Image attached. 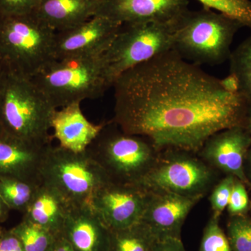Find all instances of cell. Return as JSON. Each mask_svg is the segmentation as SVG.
I'll return each instance as SVG.
<instances>
[{
	"label": "cell",
	"mask_w": 251,
	"mask_h": 251,
	"mask_svg": "<svg viewBox=\"0 0 251 251\" xmlns=\"http://www.w3.org/2000/svg\"><path fill=\"white\" fill-rule=\"evenodd\" d=\"M55 110L31 78L4 71L0 100L1 133L36 145H49Z\"/></svg>",
	"instance_id": "cell-2"
},
{
	"label": "cell",
	"mask_w": 251,
	"mask_h": 251,
	"mask_svg": "<svg viewBox=\"0 0 251 251\" xmlns=\"http://www.w3.org/2000/svg\"><path fill=\"white\" fill-rule=\"evenodd\" d=\"M0 251H25V249L19 238L11 229H4L0 241Z\"/></svg>",
	"instance_id": "cell-30"
},
{
	"label": "cell",
	"mask_w": 251,
	"mask_h": 251,
	"mask_svg": "<svg viewBox=\"0 0 251 251\" xmlns=\"http://www.w3.org/2000/svg\"><path fill=\"white\" fill-rule=\"evenodd\" d=\"M242 27L240 23L214 10L188 9L175 22L173 50L196 65H218L229 59L234 36Z\"/></svg>",
	"instance_id": "cell-4"
},
{
	"label": "cell",
	"mask_w": 251,
	"mask_h": 251,
	"mask_svg": "<svg viewBox=\"0 0 251 251\" xmlns=\"http://www.w3.org/2000/svg\"><path fill=\"white\" fill-rule=\"evenodd\" d=\"M148 191L134 184L108 181L97 189L90 205L110 231L132 227L141 222Z\"/></svg>",
	"instance_id": "cell-10"
},
{
	"label": "cell",
	"mask_w": 251,
	"mask_h": 251,
	"mask_svg": "<svg viewBox=\"0 0 251 251\" xmlns=\"http://www.w3.org/2000/svg\"><path fill=\"white\" fill-rule=\"evenodd\" d=\"M200 251H232L228 239L220 227L219 217L212 214L206 224Z\"/></svg>",
	"instance_id": "cell-26"
},
{
	"label": "cell",
	"mask_w": 251,
	"mask_h": 251,
	"mask_svg": "<svg viewBox=\"0 0 251 251\" xmlns=\"http://www.w3.org/2000/svg\"><path fill=\"white\" fill-rule=\"evenodd\" d=\"M11 230L19 238L25 251H48L57 237L48 229L23 218Z\"/></svg>",
	"instance_id": "cell-22"
},
{
	"label": "cell",
	"mask_w": 251,
	"mask_h": 251,
	"mask_svg": "<svg viewBox=\"0 0 251 251\" xmlns=\"http://www.w3.org/2000/svg\"><path fill=\"white\" fill-rule=\"evenodd\" d=\"M11 209L6 205L4 200L0 196V222L2 223L8 219Z\"/></svg>",
	"instance_id": "cell-35"
},
{
	"label": "cell",
	"mask_w": 251,
	"mask_h": 251,
	"mask_svg": "<svg viewBox=\"0 0 251 251\" xmlns=\"http://www.w3.org/2000/svg\"><path fill=\"white\" fill-rule=\"evenodd\" d=\"M104 52L54 59L31 77L54 108L99 98L112 87L107 74Z\"/></svg>",
	"instance_id": "cell-3"
},
{
	"label": "cell",
	"mask_w": 251,
	"mask_h": 251,
	"mask_svg": "<svg viewBox=\"0 0 251 251\" xmlns=\"http://www.w3.org/2000/svg\"><path fill=\"white\" fill-rule=\"evenodd\" d=\"M229 73L235 74L240 83V92L251 98V34L233 52L229 58Z\"/></svg>",
	"instance_id": "cell-23"
},
{
	"label": "cell",
	"mask_w": 251,
	"mask_h": 251,
	"mask_svg": "<svg viewBox=\"0 0 251 251\" xmlns=\"http://www.w3.org/2000/svg\"><path fill=\"white\" fill-rule=\"evenodd\" d=\"M54 34L34 13L0 15V67L31 78L54 60Z\"/></svg>",
	"instance_id": "cell-5"
},
{
	"label": "cell",
	"mask_w": 251,
	"mask_h": 251,
	"mask_svg": "<svg viewBox=\"0 0 251 251\" xmlns=\"http://www.w3.org/2000/svg\"><path fill=\"white\" fill-rule=\"evenodd\" d=\"M249 163H250V168H251V150H249Z\"/></svg>",
	"instance_id": "cell-38"
},
{
	"label": "cell",
	"mask_w": 251,
	"mask_h": 251,
	"mask_svg": "<svg viewBox=\"0 0 251 251\" xmlns=\"http://www.w3.org/2000/svg\"><path fill=\"white\" fill-rule=\"evenodd\" d=\"M188 0H100L97 16L120 25L166 23L188 10Z\"/></svg>",
	"instance_id": "cell-14"
},
{
	"label": "cell",
	"mask_w": 251,
	"mask_h": 251,
	"mask_svg": "<svg viewBox=\"0 0 251 251\" xmlns=\"http://www.w3.org/2000/svg\"><path fill=\"white\" fill-rule=\"evenodd\" d=\"M4 71L0 67V100H1V90H2L3 81H4Z\"/></svg>",
	"instance_id": "cell-36"
},
{
	"label": "cell",
	"mask_w": 251,
	"mask_h": 251,
	"mask_svg": "<svg viewBox=\"0 0 251 251\" xmlns=\"http://www.w3.org/2000/svg\"><path fill=\"white\" fill-rule=\"evenodd\" d=\"M49 145H36L0 132V177L42 183L41 163Z\"/></svg>",
	"instance_id": "cell-15"
},
{
	"label": "cell",
	"mask_w": 251,
	"mask_h": 251,
	"mask_svg": "<svg viewBox=\"0 0 251 251\" xmlns=\"http://www.w3.org/2000/svg\"><path fill=\"white\" fill-rule=\"evenodd\" d=\"M220 81L225 90L229 93H241L240 83H239V79L236 76L235 74L229 73L227 77H224V79H220Z\"/></svg>",
	"instance_id": "cell-32"
},
{
	"label": "cell",
	"mask_w": 251,
	"mask_h": 251,
	"mask_svg": "<svg viewBox=\"0 0 251 251\" xmlns=\"http://www.w3.org/2000/svg\"><path fill=\"white\" fill-rule=\"evenodd\" d=\"M105 125V122L92 123L81 110L80 103H73L54 110L51 120V136L63 148L74 152H84Z\"/></svg>",
	"instance_id": "cell-17"
},
{
	"label": "cell",
	"mask_w": 251,
	"mask_h": 251,
	"mask_svg": "<svg viewBox=\"0 0 251 251\" xmlns=\"http://www.w3.org/2000/svg\"><path fill=\"white\" fill-rule=\"evenodd\" d=\"M100 0H41L34 14L51 29L67 30L97 16Z\"/></svg>",
	"instance_id": "cell-18"
},
{
	"label": "cell",
	"mask_w": 251,
	"mask_h": 251,
	"mask_svg": "<svg viewBox=\"0 0 251 251\" xmlns=\"http://www.w3.org/2000/svg\"><path fill=\"white\" fill-rule=\"evenodd\" d=\"M235 179L232 175H227L213 188L209 198L213 215L220 218L227 208Z\"/></svg>",
	"instance_id": "cell-27"
},
{
	"label": "cell",
	"mask_w": 251,
	"mask_h": 251,
	"mask_svg": "<svg viewBox=\"0 0 251 251\" xmlns=\"http://www.w3.org/2000/svg\"><path fill=\"white\" fill-rule=\"evenodd\" d=\"M244 127L251 136V98L248 99L247 110L244 117Z\"/></svg>",
	"instance_id": "cell-34"
},
{
	"label": "cell",
	"mask_w": 251,
	"mask_h": 251,
	"mask_svg": "<svg viewBox=\"0 0 251 251\" xmlns=\"http://www.w3.org/2000/svg\"><path fill=\"white\" fill-rule=\"evenodd\" d=\"M121 25L95 16L75 27L57 31L54 37V59L77 58L105 52Z\"/></svg>",
	"instance_id": "cell-11"
},
{
	"label": "cell",
	"mask_w": 251,
	"mask_h": 251,
	"mask_svg": "<svg viewBox=\"0 0 251 251\" xmlns=\"http://www.w3.org/2000/svg\"><path fill=\"white\" fill-rule=\"evenodd\" d=\"M48 251H75L63 236H57Z\"/></svg>",
	"instance_id": "cell-33"
},
{
	"label": "cell",
	"mask_w": 251,
	"mask_h": 251,
	"mask_svg": "<svg viewBox=\"0 0 251 251\" xmlns=\"http://www.w3.org/2000/svg\"><path fill=\"white\" fill-rule=\"evenodd\" d=\"M41 0H0V15L21 16L34 13Z\"/></svg>",
	"instance_id": "cell-29"
},
{
	"label": "cell",
	"mask_w": 251,
	"mask_h": 251,
	"mask_svg": "<svg viewBox=\"0 0 251 251\" xmlns=\"http://www.w3.org/2000/svg\"><path fill=\"white\" fill-rule=\"evenodd\" d=\"M86 151L110 181L136 185L152 168L161 151L148 138L125 133L112 121L105 122Z\"/></svg>",
	"instance_id": "cell-6"
},
{
	"label": "cell",
	"mask_w": 251,
	"mask_h": 251,
	"mask_svg": "<svg viewBox=\"0 0 251 251\" xmlns=\"http://www.w3.org/2000/svg\"><path fill=\"white\" fill-rule=\"evenodd\" d=\"M227 226L232 251H251V220L245 216H232Z\"/></svg>",
	"instance_id": "cell-25"
},
{
	"label": "cell",
	"mask_w": 251,
	"mask_h": 251,
	"mask_svg": "<svg viewBox=\"0 0 251 251\" xmlns=\"http://www.w3.org/2000/svg\"><path fill=\"white\" fill-rule=\"evenodd\" d=\"M72 204L54 188L41 183L23 213V219L39 225L56 237L61 235Z\"/></svg>",
	"instance_id": "cell-19"
},
{
	"label": "cell",
	"mask_w": 251,
	"mask_h": 251,
	"mask_svg": "<svg viewBox=\"0 0 251 251\" xmlns=\"http://www.w3.org/2000/svg\"><path fill=\"white\" fill-rule=\"evenodd\" d=\"M148 191V203L141 222L148 226L156 239L180 238L185 220L202 198L168 191Z\"/></svg>",
	"instance_id": "cell-13"
},
{
	"label": "cell",
	"mask_w": 251,
	"mask_h": 251,
	"mask_svg": "<svg viewBox=\"0 0 251 251\" xmlns=\"http://www.w3.org/2000/svg\"><path fill=\"white\" fill-rule=\"evenodd\" d=\"M41 181L72 206L90 204L98 188L110 180L87 151L76 153L49 145L41 163Z\"/></svg>",
	"instance_id": "cell-7"
},
{
	"label": "cell",
	"mask_w": 251,
	"mask_h": 251,
	"mask_svg": "<svg viewBox=\"0 0 251 251\" xmlns=\"http://www.w3.org/2000/svg\"><path fill=\"white\" fill-rule=\"evenodd\" d=\"M194 153L176 149L162 150L155 164L137 186L149 191L204 197L214 184L216 171Z\"/></svg>",
	"instance_id": "cell-9"
},
{
	"label": "cell",
	"mask_w": 251,
	"mask_h": 251,
	"mask_svg": "<svg viewBox=\"0 0 251 251\" xmlns=\"http://www.w3.org/2000/svg\"><path fill=\"white\" fill-rule=\"evenodd\" d=\"M110 234L90 204H85L71 206L61 235L75 251H107Z\"/></svg>",
	"instance_id": "cell-16"
},
{
	"label": "cell",
	"mask_w": 251,
	"mask_h": 251,
	"mask_svg": "<svg viewBox=\"0 0 251 251\" xmlns=\"http://www.w3.org/2000/svg\"><path fill=\"white\" fill-rule=\"evenodd\" d=\"M251 146V136L243 126L221 130L211 136L200 150L201 158L214 170L249 183L244 159Z\"/></svg>",
	"instance_id": "cell-12"
},
{
	"label": "cell",
	"mask_w": 251,
	"mask_h": 251,
	"mask_svg": "<svg viewBox=\"0 0 251 251\" xmlns=\"http://www.w3.org/2000/svg\"><path fill=\"white\" fill-rule=\"evenodd\" d=\"M4 228L0 226V241H1V236H2L3 232H4Z\"/></svg>",
	"instance_id": "cell-37"
},
{
	"label": "cell",
	"mask_w": 251,
	"mask_h": 251,
	"mask_svg": "<svg viewBox=\"0 0 251 251\" xmlns=\"http://www.w3.org/2000/svg\"><path fill=\"white\" fill-rule=\"evenodd\" d=\"M153 251H186L180 238L156 239Z\"/></svg>",
	"instance_id": "cell-31"
},
{
	"label": "cell",
	"mask_w": 251,
	"mask_h": 251,
	"mask_svg": "<svg viewBox=\"0 0 251 251\" xmlns=\"http://www.w3.org/2000/svg\"><path fill=\"white\" fill-rule=\"evenodd\" d=\"M203 7L218 11L251 29L250 0H198Z\"/></svg>",
	"instance_id": "cell-24"
},
{
	"label": "cell",
	"mask_w": 251,
	"mask_h": 251,
	"mask_svg": "<svg viewBox=\"0 0 251 251\" xmlns=\"http://www.w3.org/2000/svg\"><path fill=\"white\" fill-rule=\"evenodd\" d=\"M112 87V121L160 151L198 153L218 132L244 126L247 97L227 92L220 79L173 49L123 73Z\"/></svg>",
	"instance_id": "cell-1"
},
{
	"label": "cell",
	"mask_w": 251,
	"mask_h": 251,
	"mask_svg": "<svg viewBox=\"0 0 251 251\" xmlns=\"http://www.w3.org/2000/svg\"><path fill=\"white\" fill-rule=\"evenodd\" d=\"M41 183L0 177V196L11 210L24 213Z\"/></svg>",
	"instance_id": "cell-21"
},
{
	"label": "cell",
	"mask_w": 251,
	"mask_h": 251,
	"mask_svg": "<svg viewBox=\"0 0 251 251\" xmlns=\"http://www.w3.org/2000/svg\"><path fill=\"white\" fill-rule=\"evenodd\" d=\"M176 20L122 25L104 52L112 87L123 73L173 49Z\"/></svg>",
	"instance_id": "cell-8"
},
{
	"label": "cell",
	"mask_w": 251,
	"mask_h": 251,
	"mask_svg": "<svg viewBox=\"0 0 251 251\" xmlns=\"http://www.w3.org/2000/svg\"><path fill=\"white\" fill-rule=\"evenodd\" d=\"M249 199L244 183L236 178L227 206L232 216H244L249 209Z\"/></svg>",
	"instance_id": "cell-28"
},
{
	"label": "cell",
	"mask_w": 251,
	"mask_h": 251,
	"mask_svg": "<svg viewBox=\"0 0 251 251\" xmlns=\"http://www.w3.org/2000/svg\"><path fill=\"white\" fill-rule=\"evenodd\" d=\"M156 239L148 226L140 222L128 228L110 231L107 251H153Z\"/></svg>",
	"instance_id": "cell-20"
}]
</instances>
